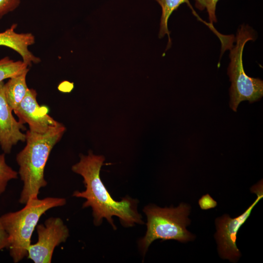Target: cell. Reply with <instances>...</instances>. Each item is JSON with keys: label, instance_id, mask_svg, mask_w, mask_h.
<instances>
[{"label": "cell", "instance_id": "6da1fadb", "mask_svg": "<svg viewBox=\"0 0 263 263\" xmlns=\"http://www.w3.org/2000/svg\"><path fill=\"white\" fill-rule=\"evenodd\" d=\"M80 161L72 167V170L81 175L86 189L75 191L73 196L86 199L83 207H91L94 224L99 225L105 218L116 229L113 216L118 217L124 226H132L135 224L144 223L137 209L138 201L128 196L120 201H115L102 182L100 171L105 157L89 151L87 155H81Z\"/></svg>", "mask_w": 263, "mask_h": 263}, {"label": "cell", "instance_id": "7a4b0ae2", "mask_svg": "<svg viewBox=\"0 0 263 263\" xmlns=\"http://www.w3.org/2000/svg\"><path fill=\"white\" fill-rule=\"evenodd\" d=\"M65 131L60 124L44 133L30 130L26 133V145L17 155L19 166V174L23 183L19 202L26 204L38 198L40 189L47 185L44 176L45 167L55 145L61 139Z\"/></svg>", "mask_w": 263, "mask_h": 263}, {"label": "cell", "instance_id": "3957f363", "mask_svg": "<svg viewBox=\"0 0 263 263\" xmlns=\"http://www.w3.org/2000/svg\"><path fill=\"white\" fill-rule=\"evenodd\" d=\"M66 203L63 198H38L29 200L21 209L5 213L0 220L9 236L10 255L17 263L27 256L32 235L40 217L49 209Z\"/></svg>", "mask_w": 263, "mask_h": 263}, {"label": "cell", "instance_id": "277c9868", "mask_svg": "<svg viewBox=\"0 0 263 263\" xmlns=\"http://www.w3.org/2000/svg\"><path fill=\"white\" fill-rule=\"evenodd\" d=\"M190 207L181 203L176 207L161 208L154 205L144 207L147 218V231L138 243L143 254H145L150 244L156 239L175 240L180 242L191 240L194 236L186 229L190 224L188 218Z\"/></svg>", "mask_w": 263, "mask_h": 263}, {"label": "cell", "instance_id": "5b68a950", "mask_svg": "<svg viewBox=\"0 0 263 263\" xmlns=\"http://www.w3.org/2000/svg\"><path fill=\"white\" fill-rule=\"evenodd\" d=\"M254 38L252 30L247 25H242L237 31L236 45L230 49V62L227 70L231 82L229 106L234 112L241 102L247 100L253 103L263 95V80L246 75L243 64L244 46L247 41L253 40Z\"/></svg>", "mask_w": 263, "mask_h": 263}, {"label": "cell", "instance_id": "8992f818", "mask_svg": "<svg viewBox=\"0 0 263 263\" xmlns=\"http://www.w3.org/2000/svg\"><path fill=\"white\" fill-rule=\"evenodd\" d=\"M36 229L38 241L30 244L27 256L35 263H50L55 247L69 237V229L59 217L48 218L44 224L37 225Z\"/></svg>", "mask_w": 263, "mask_h": 263}, {"label": "cell", "instance_id": "52a82bcc", "mask_svg": "<svg viewBox=\"0 0 263 263\" xmlns=\"http://www.w3.org/2000/svg\"><path fill=\"white\" fill-rule=\"evenodd\" d=\"M252 191L256 193L257 198L243 214L235 218L225 215L216 219L217 232L215 237L218 243L219 253L224 259L234 261L240 256V252L236 244L237 234L240 227L250 216L254 206L263 197L262 182L253 187Z\"/></svg>", "mask_w": 263, "mask_h": 263}, {"label": "cell", "instance_id": "ba28073f", "mask_svg": "<svg viewBox=\"0 0 263 263\" xmlns=\"http://www.w3.org/2000/svg\"><path fill=\"white\" fill-rule=\"evenodd\" d=\"M37 93L29 89L19 106L13 111L22 124L27 123L29 130L38 133H44L57 126L59 123L48 114L45 106H40L37 100Z\"/></svg>", "mask_w": 263, "mask_h": 263}, {"label": "cell", "instance_id": "9c48e42d", "mask_svg": "<svg viewBox=\"0 0 263 263\" xmlns=\"http://www.w3.org/2000/svg\"><path fill=\"white\" fill-rule=\"evenodd\" d=\"M13 110L6 100L4 83L0 82V145L6 153L10 152L12 147L19 141L26 140V134L21 130L24 127L13 117Z\"/></svg>", "mask_w": 263, "mask_h": 263}, {"label": "cell", "instance_id": "30bf717a", "mask_svg": "<svg viewBox=\"0 0 263 263\" xmlns=\"http://www.w3.org/2000/svg\"><path fill=\"white\" fill-rule=\"evenodd\" d=\"M17 26L16 24H13L10 28L0 33V46L7 47L15 51L29 66L33 63H39L40 59L28 49V47L35 42V36L31 33L16 32Z\"/></svg>", "mask_w": 263, "mask_h": 263}, {"label": "cell", "instance_id": "8fae6325", "mask_svg": "<svg viewBox=\"0 0 263 263\" xmlns=\"http://www.w3.org/2000/svg\"><path fill=\"white\" fill-rule=\"evenodd\" d=\"M29 70L9 78L4 84V93L6 100L13 111L19 105L28 90L26 77Z\"/></svg>", "mask_w": 263, "mask_h": 263}, {"label": "cell", "instance_id": "7c38bea8", "mask_svg": "<svg viewBox=\"0 0 263 263\" xmlns=\"http://www.w3.org/2000/svg\"><path fill=\"white\" fill-rule=\"evenodd\" d=\"M162 8V15L160 23V30L159 38H162L165 35H167L169 38L168 48L170 47L171 44V39L169 36V31L168 27V22L169 18L173 11L176 10L179 6L183 3H186L193 11L191 5L188 0H155Z\"/></svg>", "mask_w": 263, "mask_h": 263}, {"label": "cell", "instance_id": "4fadbf2b", "mask_svg": "<svg viewBox=\"0 0 263 263\" xmlns=\"http://www.w3.org/2000/svg\"><path fill=\"white\" fill-rule=\"evenodd\" d=\"M29 66L22 60L15 61L8 56L0 59V82L17 76L29 70Z\"/></svg>", "mask_w": 263, "mask_h": 263}, {"label": "cell", "instance_id": "5bb4252c", "mask_svg": "<svg viewBox=\"0 0 263 263\" xmlns=\"http://www.w3.org/2000/svg\"><path fill=\"white\" fill-rule=\"evenodd\" d=\"M18 173L8 166L4 154H0V195L6 189L8 182L18 178Z\"/></svg>", "mask_w": 263, "mask_h": 263}, {"label": "cell", "instance_id": "9a60e30c", "mask_svg": "<svg viewBox=\"0 0 263 263\" xmlns=\"http://www.w3.org/2000/svg\"><path fill=\"white\" fill-rule=\"evenodd\" d=\"M219 0H195V6L200 10H203L205 9L208 14L209 19L212 25L213 22H216L217 21L215 11L216 4Z\"/></svg>", "mask_w": 263, "mask_h": 263}, {"label": "cell", "instance_id": "2e32d148", "mask_svg": "<svg viewBox=\"0 0 263 263\" xmlns=\"http://www.w3.org/2000/svg\"><path fill=\"white\" fill-rule=\"evenodd\" d=\"M20 0H0V19L19 6Z\"/></svg>", "mask_w": 263, "mask_h": 263}, {"label": "cell", "instance_id": "e0dca14e", "mask_svg": "<svg viewBox=\"0 0 263 263\" xmlns=\"http://www.w3.org/2000/svg\"><path fill=\"white\" fill-rule=\"evenodd\" d=\"M198 204L202 209L207 210L216 207L217 203L208 194H207L199 199Z\"/></svg>", "mask_w": 263, "mask_h": 263}, {"label": "cell", "instance_id": "ac0fdd59", "mask_svg": "<svg viewBox=\"0 0 263 263\" xmlns=\"http://www.w3.org/2000/svg\"><path fill=\"white\" fill-rule=\"evenodd\" d=\"M9 244V236L0 220V251L7 248Z\"/></svg>", "mask_w": 263, "mask_h": 263}]
</instances>
